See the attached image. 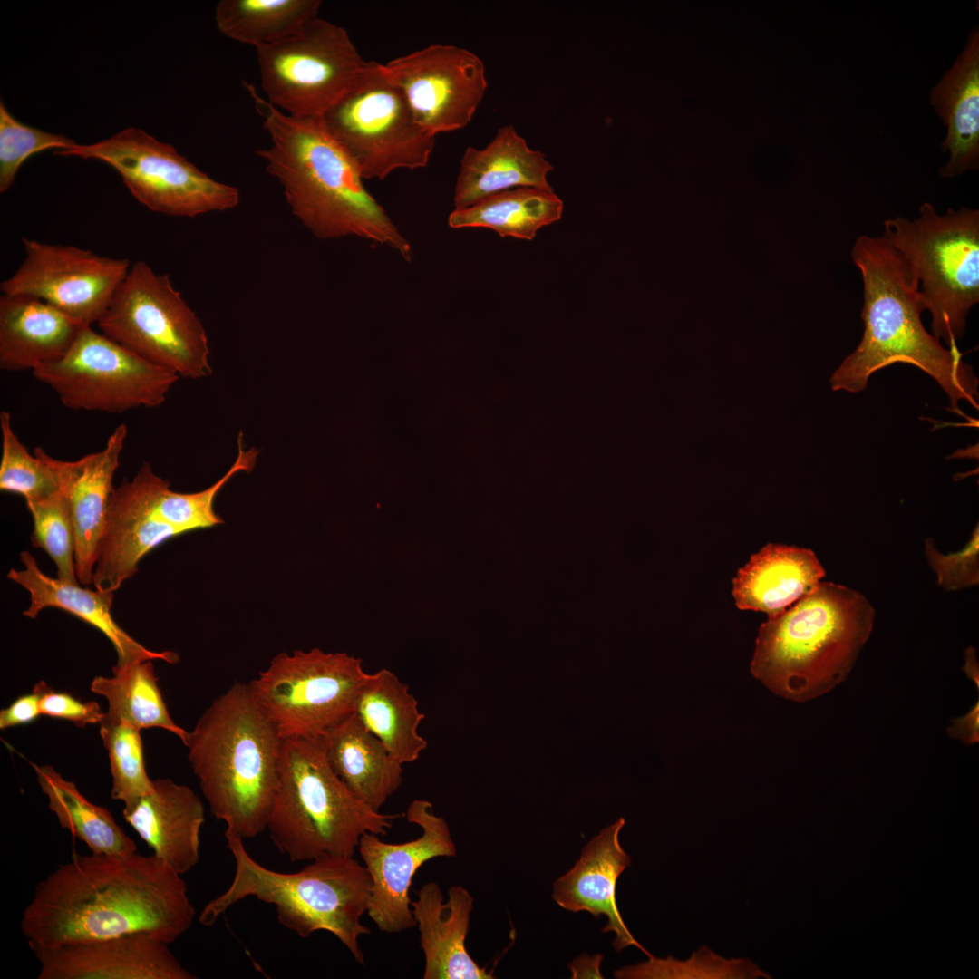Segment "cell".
Returning a JSON list of instances; mask_svg holds the SVG:
<instances>
[{
  "label": "cell",
  "instance_id": "cell-1",
  "mask_svg": "<svg viewBox=\"0 0 979 979\" xmlns=\"http://www.w3.org/2000/svg\"><path fill=\"white\" fill-rule=\"evenodd\" d=\"M181 876L153 854L73 853L38 882L22 933L31 949L134 933L171 944L196 915Z\"/></svg>",
  "mask_w": 979,
  "mask_h": 979
},
{
  "label": "cell",
  "instance_id": "cell-2",
  "mask_svg": "<svg viewBox=\"0 0 979 979\" xmlns=\"http://www.w3.org/2000/svg\"><path fill=\"white\" fill-rule=\"evenodd\" d=\"M247 87L270 138L257 154L302 225L320 239L357 237L386 245L410 262L411 243L366 190L356 165L320 118L288 115L253 85Z\"/></svg>",
  "mask_w": 979,
  "mask_h": 979
},
{
  "label": "cell",
  "instance_id": "cell-3",
  "mask_svg": "<svg viewBox=\"0 0 979 979\" xmlns=\"http://www.w3.org/2000/svg\"><path fill=\"white\" fill-rule=\"evenodd\" d=\"M864 291L862 339L830 378L834 391L858 393L877 371L896 363L933 377L956 410L960 401L978 408V379L957 348H945L921 321L924 301L906 257L883 236H860L851 250Z\"/></svg>",
  "mask_w": 979,
  "mask_h": 979
},
{
  "label": "cell",
  "instance_id": "cell-4",
  "mask_svg": "<svg viewBox=\"0 0 979 979\" xmlns=\"http://www.w3.org/2000/svg\"><path fill=\"white\" fill-rule=\"evenodd\" d=\"M283 742L240 682L216 698L189 732V761L225 833L248 839L267 829Z\"/></svg>",
  "mask_w": 979,
  "mask_h": 979
},
{
  "label": "cell",
  "instance_id": "cell-5",
  "mask_svg": "<svg viewBox=\"0 0 979 979\" xmlns=\"http://www.w3.org/2000/svg\"><path fill=\"white\" fill-rule=\"evenodd\" d=\"M875 617L863 594L821 581L761 625L751 672L785 699L802 703L818 698L847 679L872 633Z\"/></svg>",
  "mask_w": 979,
  "mask_h": 979
},
{
  "label": "cell",
  "instance_id": "cell-6",
  "mask_svg": "<svg viewBox=\"0 0 979 979\" xmlns=\"http://www.w3.org/2000/svg\"><path fill=\"white\" fill-rule=\"evenodd\" d=\"M227 847L235 861L229 887L203 907L199 921L211 926L229 907L254 897L275 906L278 922L301 937L316 931L333 934L363 964L360 936L371 930L361 923L367 913L372 879L364 865L354 857L325 856L299 871L282 873L257 862L243 840L225 833Z\"/></svg>",
  "mask_w": 979,
  "mask_h": 979
},
{
  "label": "cell",
  "instance_id": "cell-7",
  "mask_svg": "<svg viewBox=\"0 0 979 979\" xmlns=\"http://www.w3.org/2000/svg\"><path fill=\"white\" fill-rule=\"evenodd\" d=\"M357 799L330 767L320 737L284 739L267 829L290 861L354 857L361 837L385 835L397 818Z\"/></svg>",
  "mask_w": 979,
  "mask_h": 979
},
{
  "label": "cell",
  "instance_id": "cell-8",
  "mask_svg": "<svg viewBox=\"0 0 979 979\" xmlns=\"http://www.w3.org/2000/svg\"><path fill=\"white\" fill-rule=\"evenodd\" d=\"M884 229L916 276L933 335L956 348L979 302V210L962 207L938 214L926 202L917 218L887 219Z\"/></svg>",
  "mask_w": 979,
  "mask_h": 979
},
{
  "label": "cell",
  "instance_id": "cell-9",
  "mask_svg": "<svg viewBox=\"0 0 979 979\" xmlns=\"http://www.w3.org/2000/svg\"><path fill=\"white\" fill-rule=\"evenodd\" d=\"M103 334L179 377L209 376L206 330L167 274L138 260L97 322Z\"/></svg>",
  "mask_w": 979,
  "mask_h": 979
},
{
  "label": "cell",
  "instance_id": "cell-10",
  "mask_svg": "<svg viewBox=\"0 0 979 979\" xmlns=\"http://www.w3.org/2000/svg\"><path fill=\"white\" fill-rule=\"evenodd\" d=\"M363 179L428 165L436 136L416 121L402 92L366 62L353 85L320 118Z\"/></svg>",
  "mask_w": 979,
  "mask_h": 979
},
{
  "label": "cell",
  "instance_id": "cell-11",
  "mask_svg": "<svg viewBox=\"0 0 979 979\" xmlns=\"http://www.w3.org/2000/svg\"><path fill=\"white\" fill-rule=\"evenodd\" d=\"M369 675L360 658L313 648L278 654L247 684L283 739L316 738L354 712Z\"/></svg>",
  "mask_w": 979,
  "mask_h": 979
},
{
  "label": "cell",
  "instance_id": "cell-12",
  "mask_svg": "<svg viewBox=\"0 0 979 979\" xmlns=\"http://www.w3.org/2000/svg\"><path fill=\"white\" fill-rule=\"evenodd\" d=\"M61 156L99 160L121 177L131 194L149 209L193 218L237 207L240 195L197 168L176 149L130 127L96 143L55 150Z\"/></svg>",
  "mask_w": 979,
  "mask_h": 979
},
{
  "label": "cell",
  "instance_id": "cell-13",
  "mask_svg": "<svg viewBox=\"0 0 979 979\" xmlns=\"http://www.w3.org/2000/svg\"><path fill=\"white\" fill-rule=\"evenodd\" d=\"M256 51L267 100L297 118H321L366 63L344 28L318 16Z\"/></svg>",
  "mask_w": 979,
  "mask_h": 979
},
{
  "label": "cell",
  "instance_id": "cell-14",
  "mask_svg": "<svg viewBox=\"0 0 979 979\" xmlns=\"http://www.w3.org/2000/svg\"><path fill=\"white\" fill-rule=\"evenodd\" d=\"M33 373L68 408L117 413L160 405L179 379L91 326L81 328L62 358Z\"/></svg>",
  "mask_w": 979,
  "mask_h": 979
},
{
  "label": "cell",
  "instance_id": "cell-15",
  "mask_svg": "<svg viewBox=\"0 0 979 979\" xmlns=\"http://www.w3.org/2000/svg\"><path fill=\"white\" fill-rule=\"evenodd\" d=\"M25 257L2 281L6 295H24L53 305L82 326H91L105 313L131 263L71 245L22 238Z\"/></svg>",
  "mask_w": 979,
  "mask_h": 979
},
{
  "label": "cell",
  "instance_id": "cell-16",
  "mask_svg": "<svg viewBox=\"0 0 979 979\" xmlns=\"http://www.w3.org/2000/svg\"><path fill=\"white\" fill-rule=\"evenodd\" d=\"M419 124L436 136L466 127L488 88L482 60L451 44H431L381 63Z\"/></svg>",
  "mask_w": 979,
  "mask_h": 979
},
{
  "label": "cell",
  "instance_id": "cell-17",
  "mask_svg": "<svg viewBox=\"0 0 979 979\" xmlns=\"http://www.w3.org/2000/svg\"><path fill=\"white\" fill-rule=\"evenodd\" d=\"M405 816L421 828L422 835L417 838L388 843L379 835L366 832L357 848L372 879L367 914L385 933H400L416 926L409 890L417 870L434 858L457 854L450 827L433 813L431 801L412 800Z\"/></svg>",
  "mask_w": 979,
  "mask_h": 979
},
{
  "label": "cell",
  "instance_id": "cell-18",
  "mask_svg": "<svg viewBox=\"0 0 979 979\" xmlns=\"http://www.w3.org/2000/svg\"><path fill=\"white\" fill-rule=\"evenodd\" d=\"M145 933L31 949L38 979H195L169 947Z\"/></svg>",
  "mask_w": 979,
  "mask_h": 979
},
{
  "label": "cell",
  "instance_id": "cell-19",
  "mask_svg": "<svg viewBox=\"0 0 979 979\" xmlns=\"http://www.w3.org/2000/svg\"><path fill=\"white\" fill-rule=\"evenodd\" d=\"M126 437L127 427L120 424L102 450L73 461L52 458L41 447L34 449V454L56 473L66 500L74 529L75 571L81 585L92 584L97 548L115 489L113 476Z\"/></svg>",
  "mask_w": 979,
  "mask_h": 979
},
{
  "label": "cell",
  "instance_id": "cell-20",
  "mask_svg": "<svg viewBox=\"0 0 979 979\" xmlns=\"http://www.w3.org/2000/svg\"><path fill=\"white\" fill-rule=\"evenodd\" d=\"M625 824L620 818L589 840L576 864L554 882L552 897L566 910L586 911L596 918L605 916L607 922L602 931L615 933L616 951L633 945L650 958L653 955L626 927L616 899L617 879L632 863L619 842Z\"/></svg>",
  "mask_w": 979,
  "mask_h": 979
},
{
  "label": "cell",
  "instance_id": "cell-21",
  "mask_svg": "<svg viewBox=\"0 0 979 979\" xmlns=\"http://www.w3.org/2000/svg\"><path fill=\"white\" fill-rule=\"evenodd\" d=\"M125 821L172 869L184 875L199 861L204 805L188 786L170 779L153 780V789L129 807Z\"/></svg>",
  "mask_w": 979,
  "mask_h": 979
},
{
  "label": "cell",
  "instance_id": "cell-22",
  "mask_svg": "<svg viewBox=\"0 0 979 979\" xmlns=\"http://www.w3.org/2000/svg\"><path fill=\"white\" fill-rule=\"evenodd\" d=\"M24 569L11 568L7 577L25 588L30 594V606L24 616L34 619L40 611L54 607L65 611L100 630L111 643L116 654V665L147 660H162L176 664L179 656L172 651L150 650L132 638L114 620L111 607L114 592H102L82 587L45 575L28 551L20 553Z\"/></svg>",
  "mask_w": 979,
  "mask_h": 979
},
{
  "label": "cell",
  "instance_id": "cell-23",
  "mask_svg": "<svg viewBox=\"0 0 979 979\" xmlns=\"http://www.w3.org/2000/svg\"><path fill=\"white\" fill-rule=\"evenodd\" d=\"M474 899L460 886L448 890V900L435 882L424 884L412 901L424 955L423 979H491L471 958L465 945Z\"/></svg>",
  "mask_w": 979,
  "mask_h": 979
},
{
  "label": "cell",
  "instance_id": "cell-24",
  "mask_svg": "<svg viewBox=\"0 0 979 979\" xmlns=\"http://www.w3.org/2000/svg\"><path fill=\"white\" fill-rule=\"evenodd\" d=\"M551 170L545 154L530 149L513 125L502 126L485 148L464 151L454 189L455 209L513 189L554 192L547 179Z\"/></svg>",
  "mask_w": 979,
  "mask_h": 979
},
{
  "label": "cell",
  "instance_id": "cell-25",
  "mask_svg": "<svg viewBox=\"0 0 979 979\" xmlns=\"http://www.w3.org/2000/svg\"><path fill=\"white\" fill-rule=\"evenodd\" d=\"M930 103L946 127L942 151L949 160L939 173L953 179L979 168V30L930 92Z\"/></svg>",
  "mask_w": 979,
  "mask_h": 979
},
{
  "label": "cell",
  "instance_id": "cell-26",
  "mask_svg": "<svg viewBox=\"0 0 979 979\" xmlns=\"http://www.w3.org/2000/svg\"><path fill=\"white\" fill-rule=\"evenodd\" d=\"M825 576L811 549L767 544L739 569L732 596L738 608L771 617L812 592Z\"/></svg>",
  "mask_w": 979,
  "mask_h": 979
},
{
  "label": "cell",
  "instance_id": "cell-27",
  "mask_svg": "<svg viewBox=\"0 0 979 979\" xmlns=\"http://www.w3.org/2000/svg\"><path fill=\"white\" fill-rule=\"evenodd\" d=\"M82 326L30 296H0V368L32 371L62 358Z\"/></svg>",
  "mask_w": 979,
  "mask_h": 979
},
{
  "label": "cell",
  "instance_id": "cell-28",
  "mask_svg": "<svg viewBox=\"0 0 979 979\" xmlns=\"http://www.w3.org/2000/svg\"><path fill=\"white\" fill-rule=\"evenodd\" d=\"M326 760L347 789L376 811L400 788L402 764L353 712L320 736Z\"/></svg>",
  "mask_w": 979,
  "mask_h": 979
},
{
  "label": "cell",
  "instance_id": "cell-29",
  "mask_svg": "<svg viewBox=\"0 0 979 979\" xmlns=\"http://www.w3.org/2000/svg\"><path fill=\"white\" fill-rule=\"evenodd\" d=\"M243 434L237 438V455L228 471L208 488L193 493H180L170 489V482L157 476L148 462H143L131 480H124L117 490L150 517L167 523L181 534L212 528L223 523L214 510V500L220 490L236 474L250 472L259 451L246 450Z\"/></svg>",
  "mask_w": 979,
  "mask_h": 979
},
{
  "label": "cell",
  "instance_id": "cell-30",
  "mask_svg": "<svg viewBox=\"0 0 979 979\" xmlns=\"http://www.w3.org/2000/svg\"><path fill=\"white\" fill-rule=\"evenodd\" d=\"M179 535L178 529L150 517L114 489L97 548L95 589L116 591L138 572V564L146 554Z\"/></svg>",
  "mask_w": 979,
  "mask_h": 979
},
{
  "label": "cell",
  "instance_id": "cell-31",
  "mask_svg": "<svg viewBox=\"0 0 979 979\" xmlns=\"http://www.w3.org/2000/svg\"><path fill=\"white\" fill-rule=\"evenodd\" d=\"M354 712L402 765L417 761L428 745L419 732L424 713L408 685L388 669L370 674Z\"/></svg>",
  "mask_w": 979,
  "mask_h": 979
},
{
  "label": "cell",
  "instance_id": "cell-32",
  "mask_svg": "<svg viewBox=\"0 0 979 979\" xmlns=\"http://www.w3.org/2000/svg\"><path fill=\"white\" fill-rule=\"evenodd\" d=\"M32 766L60 826L83 842L91 853L127 857L137 852L135 842L106 808L89 801L73 782L65 780L53 766Z\"/></svg>",
  "mask_w": 979,
  "mask_h": 979
},
{
  "label": "cell",
  "instance_id": "cell-33",
  "mask_svg": "<svg viewBox=\"0 0 979 979\" xmlns=\"http://www.w3.org/2000/svg\"><path fill=\"white\" fill-rule=\"evenodd\" d=\"M564 204L555 192L513 189L488 197L448 218L451 228H485L501 237L532 240L538 231L561 219Z\"/></svg>",
  "mask_w": 979,
  "mask_h": 979
},
{
  "label": "cell",
  "instance_id": "cell-34",
  "mask_svg": "<svg viewBox=\"0 0 979 979\" xmlns=\"http://www.w3.org/2000/svg\"><path fill=\"white\" fill-rule=\"evenodd\" d=\"M91 691L108 702L105 717L141 730L160 728L187 745L189 732L174 722L158 684L152 660L112 668V676H96Z\"/></svg>",
  "mask_w": 979,
  "mask_h": 979
},
{
  "label": "cell",
  "instance_id": "cell-35",
  "mask_svg": "<svg viewBox=\"0 0 979 979\" xmlns=\"http://www.w3.org/2000/svg\"><path fill=\"white\" fill-rule=\"evenodd\" d=\"M319 0H220L215 9L218 30L255 48L279 41L318 16Z\"/></svg>",
  "mask_w": 979,
  "mask_h": 979
},
{
  "label": "cell",
  "instance_id": "cell-36",
  "mask_svg": "<svg viewBox=\"0 0 979 979\" xmlns=\"http://www.w3.org/2000/svg\"><path fill=\"white\" fill-rule=\"evenodd\" d=\"M100 735L106 748L111 774V796L129 807L153 789L147 774L141 729L103 717Z\"/></svg>",
  "mask_w": 979,
  "mask_h": 979
},
{
  "label": "cell",
  "instance_id": "cell-37",
  "mask_svg": "<svg viewBox=\"0 0 979 979\" xmlns=\"http://www.w3.org/2000/svg\"><path fill=\"white\" fill-rule=\"evenodd\" d=\"M2 457L0 490L19 494L25 502L47 498L60 490L56 473L40 456L30 454L13 431L9 412H0Z\"/></svg>",
  "mask_w": 979,
  "mask_h": 979
},
{
  "label": "cell",
  "instance_id": "cell-38",
  "mask_svg": "<svg viewBox=\"0 0 979 979\" xmlns=\"http://www.w3.org/2000/svg\"><path fill=\"white\" fill-rule=\"evenodd\" d=\"M25 503L33 518V547L49 555L57 567L59 579L79 583L74 562V529L61 490L43 499Z\"/></svg>",
  "mask_w": 979,
  "mask_h": 979
},
{
  "label": "cell",
  "instance_id": "cell-39",
  "mask_svg": "<svg viewBox=\"0 0 979 979\" xmlns=\"http://www.w3.org/2000/svg\"><path fill=\"white\" fill-rule=\"evenodd\" d=\"M74 141L27 126L16 120L0 102V192L13 184L21 165L33 154L49 150H66Z\"/></svg>",
  "mask_w": 979,
  "mask_h": 979
},
{
  "label": "cell",
  "instance_id": "cell-40",
  "mask_svg": "<svg viewBox=\"0 0 979 979\" xmlns=\"http://www.w3.org/2000/svg\"><path fill=\"white\" fill-rule=\"evenodd\" d=\"M926 561L936 576L937 585L945 591H957L979 583V528L972 531L964 548L955 553H941L932 538L924 544Z\"/></svg>",
  "mask_w": 979,
  "mask_h": 979
},
{
  "label": "cell",
  "instance_id": "cell-41",
  "mask_svg": "<svg viewBox=\"0 0 979 979\" xmlns=\"http://www.w3.org/2000/svg\"><path fill=\"white\" fill-rule=\"evenodd\" d=\"M40 709L42 715L66 720L81 728L100 723L105 715L96 702H82L68 693L54 691L50 686L42 696Z\"/></svg>",
  "mask_w": 979,
  "mask_h": 979
},
{
  "label": "cell",
  "instance_id": "cell-42",
  "mask_svg": "<svg viewBox=\"0 0 979 979\" xmlns=\"http://www.w3.org/2000/svg\"><path fill=\"white\" fill-rule=\"evenodd\" d=\"M48 684L44 681L36 683L32 692L15 699L8 707L0 711V729L26 724L35 721L41 714L40 703Z\"/></svg>",
  "mask_w": 979,
  "mask_h": 979
},
{
  "label": "cell",
  "instance_id": "cell-43",
  "mask_svg": "<svg viewBox=\"0 0 979 979\" xmlns=\"http://www.w3.org/2000/svg\"><path fill=\"white\" fill-rule=\"evenodd\" d=\"M978 709V703H976L966 714L952 720L951 725L947 728L948 735L967 745L977 743L979 741Z\"/></svg>",
  "mask_w": 979,
  "mask_h": 979
},
{
  "label": "cell",
  "instance_id": "cell-44",
  "mask_svg": "<svg viewBox=\"0 0 979 979\" xmlns=\"http://www.w3.org/2000/svg\"><path fill=\"white\" fill-rule=\"evenodd\" d=\"M603 959L601 954L588 955L583 954L574 959L568 965L572 978H604L600 971Z\"/></svg>",
  "mask_w": 979,
  "mask_h": 979
},
{
  "label": "cell",
  "instance_id": "cell-45",
  "mask_svg": "<svg viewBox=\"0 0 979 979\" xmlns=\"http://www.w3.org/2000/svg\"><path fill=\"white\" fill-rule=\"evenodd\" d=\"M966 675L976 683L978 688L979 674H978V662L976 658V651L974 647H967L964 652V665L963 667Z\"/></svg>",
  "mask_w": 979,
  "mask_h": 979
}]
</instances>
